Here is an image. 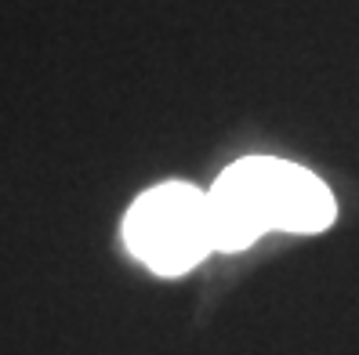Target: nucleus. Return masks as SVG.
Returning <instances> with one entry per match:
<instances>
[{
  "mask_svg": "<svg viewBox=\"0 0 359 355\" xmlns=\"http://www.w3.org/2000/svg\"><path fill=\"white\" fill-rule=\"evenodd\" d=\"M123 247L156 276H185L214 254L207 192L189 182L146 189L123 214Z\"/></svg>",
  "mask_w": 359,
  "mask_h": 355,
  "instance_id": "obj_1",
  "label": "nucleus"
},
{
  "mask_svg": "<svg viewBox=\"0 0 359 355\" xmlns=\"http://www.w3.org/2000/svg\"><path fill=\"white\" fill-rule=\"evenodd\" d=\"M254 174L269 232L316 236L334 225L338 203L323 178L276 156H254Z\"/></svg>",
  "mask_w": 359,
  "mask_h": 355,
  "instance_id": "obj_2",
  "label": "nucleus"
},
{
  "mask_svg": "<svg viewBox=\"0 0 359 355\" xmlns=\"http://www.w3.org/2000/svg\"><path fill=\"white\" fill-rule=\"evenodd\" d=\"M207 207H211V232H214V250L236 254L269 232L254 178V159H236L229 164L218 182L207 189Z\"/></svg>",
  "mask_w": 359,
  "mask_h": 355,
  "instance_id": "obj_3",
  "label": "nucleus"
}]
</instances>
